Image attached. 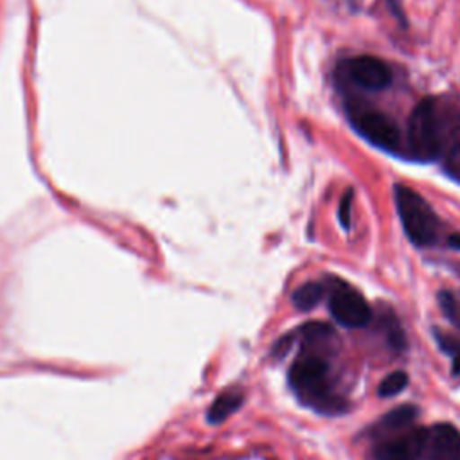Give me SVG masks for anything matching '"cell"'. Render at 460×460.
<instances>
[{
	"label": "cell",
	"mask_w": 460,
	"mask_h": 460,
	"mask_svg": "<svg viewBox=\"0 0 460 460\" xmlns=\"http://www.w3.org/2000/svg\"><path fill=\"white\" fill-rule=\"evenodd\" d=\"M437 336V341L440 345V349L449 356L453 358V363H455V370L458 372L460 370V340L451 336V334H446V332H435Z\"/></svg>",
	"instance_id": "obj_14"
},
{
	"label": "cell",
	"mask_w": 460,
	"mask_h": 460,
	"mask_svg": "<svg viewBox=\"0 0 460 460\" xmlns=\"http://www.w3.org/2000/svg\"><path fill=\"white\" fill-rule=\"evenodd\" d=\"M350 207H352V190H347L343 196H341V201H340V221L345 228L350 226Z\"/></svg>",
	"instance_id": "obj_16"
},
{
	"label": "cell",
	"mask_w": 460,
	"mask_h": 460,
	"mask_svg": "<svg viewBox=\"0 0 460 460\" xmlns=\"http://www.w3.org/2000/svg\"><path fill=\"white\" fill-rule=\"evenodd\" d=\"M329 311L338 323L349 329L365 327L372 320V309L365 296L352 286L336 280L329 295Z\"/></svg>",
	"instance_id": "obj_4"
},
{
	"label": "cell",
	"mask_w": 460,
	"mask_h": 460,
	"mask_svg": "<svg viewBox=\"0 0 460 460\" xmlns=\"http://www.w3.org/2000/svg\"><path fill=\"white\" fill-rule=\"evenodd\" d=\"M449 246L455 248V250H460V234H451L449 239H447Z\"/></svg>",
	"instance_id": "obj_17"
},
{
	"label": "cell",
	"mask_w": 460,
	"mask_h": 460,
	"mask_svg": "<svg viewBox=\"0 0 460 460\" xmlns=\"http://www.w3.org/2000/svg\"><path fill=\"white\" fill-rule=\"evenodd\" d=\"M417 417V408L411 404H402L394 408L392 411L385 413L372 428H370V437L383 440L388 437H394L397 433H402L411 428L413 420Z\"/></svg>",
	"instance_id": "obj_9"
},
{
	"label": "cell",
	"mask_w": 460,
	"mask_h": 460,
	"mask_svg": "<svg viewBox=\"0 0 460 460\" xmlns=\"http://www.w3.org/2000/svg\"><path fill=\"white\" fill-rule=\"evenodd\" d=\"M406 385H408V376H406V372L395 370V372L388 374V376L381 381L377 392H379L381 397H394V395L401 394V392L406 388Z\"/></svg>",
	"instance_id": "obj_13"
},
{
	"label": "cell",
	"mask_w": 460,
	"mask_h": 460,
	"mask_svg": "<svg viewBox=\"0 0 460 460\" xmlns=\"http://www.w3.org/2000/svg\"><path fill=\"white\" fill-rule=\"evenodd\" d=\"M397 214L408 239L417 246H429L438 235V217L431 205L408 185L397 183L394 187Z\"/></svg>",
	"instance_id": "obj_2"
},
{
	"label": "cell",
	"mask_w": 460,
	"mask_h": 460,
	"mask_svg": "<svg viewBox=\"0 0 460 460\" xmlns=\"http://www.w3.org/2000/svg\"><path fill=\"white\" fill-rule=\"evenodd\" d=\"M300 352L289 367V386L300 402L320 413H341L345 399L334 392L325 354L331 352L334 331L323 322H309L296 332Z\"/></svg>",
	"instance_id": "obj_1"
},
{
	"label": "cell",
	"mask_w": 460,
	"mask_h": 460,
	"mask_svg": "<svg viewBox=\"0 0 460 460\" xmlns=\"http://www.w3.org/2000/svg\"><path fill=\"white\" fill-rule=\"evenodd\" d=\"M325 288L320 282H305L293 293V304L300 311L313 309L323 296Z\"/></svg>",
	"instance_id": "obj_10"
},
{
	"label": "cell",
	"mask_w": 460,
	"mask_h": 460,
	"mask_svg": "<svg viewBox=\"0 0 460 460\" xmlns=\"http://www.w3.org/2000/svg\"><path fill=\"white\" fill-rule=\"evenodd\" d=\"M446 138V169L460 180V120L451 128Z\"/></svg>",
	"instance_id": "obj_11"
},
{
	"label": "cell",
	"mask_w": 460,
	"mask_h": 460,
	"mask_svg": "<svg viewBox=\"0 0 460 460\" xmlns=\"http://www.w3.org/2000/svg\"><path fill=\"white\" fill-rule=\"evenodd\" d=\"M438 300H440V307L444 311V314L456 325L460 327V300H456L451 293L447 291H442L438 295Z\"/></svg>",
	"instance_id": "obj_15"
},
{
	"label": "cell",
	"mask_w": 460,
	"mask_h": 460,
	"mask_svg": "<svg viewBox=\"0 0 460 460\" xmlns=\"http://www.w3.org/2000/svg\"><path fill=\"white\" fill-rule=\"evenodd\" d=\"M349 108L350 122L363 138L385 151H394L399 147L401 131L390 117L376 110H359L354 106Z\"/></svg>",
	"instance_id": "obj_5"
},
{
	"label": "cell",
	"mask_w": 460,
	"mask_h": 460,
	"mask_svg": "<svg viewBox=\"0 0 460 460\" xmlns=\"http://www.w3.org/2000/svg\"><path fill=\"white\" fill-rule=\"evenodd\" d=\"M408 146L413 158L420 162H429L440 155L442 126L435 99L426 97L413 108L408 122Z\"/></svg>",
	"instance_id": "obj_3"
},
{
	"label": "cell",
	"mask_w": 460,
	"mask_h": 460,
	"mask_svg": "<svg viewBox=\"0 0 460 460\" xmlns=\"http://www.w3.org/2000/svg\"><path fill=\"white\" fill-rule=\"evenodd\" d=\"M354 83L367 90H383L392 83L388 65L374 56H356L345 63Z\"/></svg>",
	"instance_id": "obj_8"
},
{
	"label": "cell",
	"mask_w": 460,
	"mask_h": 460,
	"mask_svg": "<svg viewBox=\"0 0 460 460\" xmlns=\"http://www.w3.org/2000/svg\"><path fill=\"white\" fill-rule=\"evenodd\" d=\"M241 402V394L235 390L225 392L223 395L217 397V401L214 402L212 410H210V420H221L223 417H226L232 410H235Z\"/></svg>",
	"instance_id": "obj_12"
},
{
	"label": "cell",
	"mask_w": 460,
	"mask_h": 460,
	"mask_svg": "<svg viewBox=\"0 0 460 460\" xmlns=\"http://www.w3.org/2000/svg\"><path fill=\"white\" fill-rule=\"evenodd\" d=\"M420 460H460V431L444 422L426 428Z\"/></svg>",
	"instance_id": "obj_7"
},
{
	"label": "cell",
	"mask_w": 460,
	"mask_h": 460,
	"mask_svg": "<svg viewBox=\"0 0 460 460\" xmlns=\"http://www.w3.org/2000/svg\"><path fill=\"white\" fill-rule=\"evenodd\" d=\"M426 428H410L394 437L383 438L374 447L376 460H420Z\"/></svg>",
	"instance_id": "obj_6"
}]
</instances>
